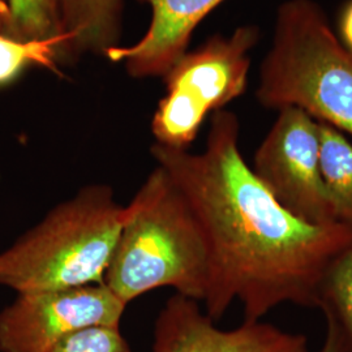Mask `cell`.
I'll return each instance as SVG.
<instances>
[{
  "label": "cell",
  "instance_id": "obj_1",
  "mask_svg": "<svg viewBox=\"0 0 352 352\" xmlns=\"http://www.w3.org/2000/svg\"><path fill=\"white\" fill-rule=\"evenodd\" d=\"M238 116L213 113L206 148L189 153L151 146L202 228L210 280L205 312L219 321L234 300L244 321H261L282 304L317 308L330 265L352 243L342 222L314 225L285 209L245 164Z\"/></svg>",
  "mask_w": 352,
  "mask_h": 352
},
{
  "label": "cell",
  "instance_id": "obj_2",
  "mask_svg": "<svg viewBox=\"0 0 352 352\" xmlns=\"http://www.w3.org/2000/svg\"><path fill=\"white\" fill-rule=\"evenodd\" d=\"M209 280V251L201 226L184 193L157 164L124 206L103 283L128 305L161 287L202 302Z\"/></svg>",
  "mask_w": 352,
  "mask_h": 352
},
{
  "label": "cell",
  "instance_id": "obj_3",
  "mask_svg": "<svg viewBox=\"0 0 352 352\" xmlns=\"http://www.w3.org/2000/svg\"><path fill=\"white\" fill-rule=\"evenodd\" d=\"M123 214L113 187L78 189L0 252V286L17 294L103 283Z\"/></svg>",
  "mask_w": 352,
  "mask_h": 352
},
{
  "label": "cell",
  "instance_id": "obj_4",
  "mask_svg": "<svg viewBox=\"0 0 352 352\" xmlns=\"http://www.w3.org/2000/svg\"><path fill=\"white\" fill-rule=\"evenodd\" d=\"M256 96L264 107H298L352 138V54L315 1L279 6Z\"/></svg>",
  "mask_w": 352,
  "mask_h": 352
},
{
  "label": "cell",
  "instance_id": "obj_5",
  "mask_svg": "<svg viewBox=\"0 0 352 352\" xmlns=\"http://www.w3.org/2000/svg\"><path fill=\"white\" fill-rule=\"evenodd\" d=\"M260 30L241 26L230 37L214 36L184 54L166 74L167 94L151 120L157 144L188 151L209 113L223 110L247 88L250 51Z\"/></svg>",
  "mask_w": 352,
  "mask_h": 352
},
{
  "label": "cell",
  "instance_id": "obj_6",
  "mask_svg": "<svg viewBox=\"0 0 352 352\" xmlns=\"http://www.w3.org/2000/svg\"><path fill=\"white\" fill-rule=\"evenodd\" d=\"M278 111L252 170L289 213L314 225L340 222L321 170L318 122L298 107Z\"/></svg>",
  "mask_w": 352,
  "mask_h": 352
},
{
  "label": "cell",
  "instance_id": "obj_7",
  "mask_svg": "<svg viewBox=\"0 0 352 352\" xmlns=\"http://www.w3.org/2000/svg\"><path fill=\"white\" fill-rule=\"evenodd\" d=\"M126 304L104 283L17 292L0 311V352H47L91 327H120Z\"/></svg>",
  "mask_w": 352,
  "mask_h": 352
},
{
  "label": "cell",
  "instance_id": "obj_8",
  "mask_svg": "<svg viewBox=\"0 0 352 352\" xmlns=\"http://www.w3.org/2000/svg\"><path fill=\"white\" fill-rule=\"evenodd\" d=\"M151 352H308V340L263 321L222 330L201 302L175 294L157 317Z\"/></svg>",
  "mask_w": 352,
  "mask_h": 352
},
{
  "label": "cell",
  "instance_id": "obj_9",
  "mask_svg": "<svg viewBox=\"0 0 352 352\" xmlns=\"http://www.w3.org/2000/svg\"><path fill=\"white\" fill-rule=\"evenodd\" d=\"M153 10L151 26L138 43L113 46L104 54L113 62H126L138 77L166 75L186 54L189 38L204 17L223 0H142Z\"/></svg>",
  "mask_w": 352,
  "mask_h": 352
},
{
  "label": "cell",
  "instance_id": "obj_10",
  "mask_svg": "<svg viewBox=\"0 0 352 352\" xmlns=\"http://www.w3.org/2000/svg\"><path fill=\"white\" fill-rule=\"evenodd\" d=\"M62 56L106 52L113 47L120 30L122 0H54Z\"/></svg>",
  "mask_w": 352,
  "mask_h": 352
},
{
  "label": "cell",
  "instance_id": "obj_11",
  "mask_svg": "<svg viewBox=\"0 0 352 352\" xmlns=\"http://www.w3.org/2000/svg\"><path fill=\"white\" fill-rule=\"evenodd\" d=\"M317 309L322 311L340 352H352V243L330 265L322 279Z\"/></svg>",
  "mask_w": 352,
  "mask_h": 352
},
{
  "label": "cell",
  "instance_id": "obj_12",
  "mask_svg": "<svg viewBox=\"0 0 352 352\" xmlns=\"http://www.w3.org/2000/svg\"><path fill=\"white\" fill-rule=\"evenodd\" d=\"M324 180L338 221L352 227V142L338 129L318 122Z\"/></svg>",
  "mask_w": 352,
  "mask_h": 352
},
{
  "label": "cell",
  "instance_id": "obj_13",
  "mask_svg": "<svg viewBox=\"0 0 352 352\" xmlns=\"http://www.w3.org/2000/svg\"><path fill=\"white\" fill-rule=\"evenodd\" d=\"M62 36L46 39H20L0 33V85L14 80L30 64L55 71L56 58L62 55Z\"/></svg>",
  "mask_w": 352,
  "mask_h": 352
},
{
  "label": "cell",
  "instance_id": "obj_14",
  "mask_svg": "<svg viewBox=\"0 0 352 352\" xmlns=\"http://www.w3.org/2000/svg\"><path fill=\"white\" fill-rule=\"evenodd\" d=\"M12 12L14 37L46 39L59 36L54 0H8Z\"/></svg>",
  "mask_w": 352,
  "mask_h": 352
},
{
  "label": "cell",
  "instance_id": "obj_15",
  "mask_svg": "<svg viewBox=\"0 0 352 352\" xmlns=\"http://www.w3.org/2000/svg\"><path fill=\"white\" fill-rule=\"evenodd\" d=\"M47 352H132L120 327H91L76 331Z\"/></svg>",
  "mask_w": 352,
  "mask_h": 352
},
{
  "label": "cell",
  "instance_id": "obj_16",
  "mask_svg": "<svg viewBox=\"0 0 352 352\" xmlns=\"http://www.w3.org/2000/svg\"><path fill=\"white\" fill-rule=\"evenodd\" d=\"M340 30L344 47L352 54V0L343 7L340 12Z\"/></svg>",
  "mask_w": 352,
  "mask_h": 352
},
{
  "label": "cell",
  "instance_id": "obj_17",
  "mask_svg": "<svg viewBox=\"0 0 352 352\" xmlns=\"http://www.w3.org/2000/svg\"><path fill=\"white\" fill-rule=\"evenodd\" d=\"M0 33L14 37L12 12L8 0H0Z\"/></svg>",
  "mask_w": 352,
  "mask_h": 352
},
{
  "label": "cell",
  "instance_id": "obj_18",
  "mask_svg": "<svg viewBox=\"0 0 352 352\" xmlns=\"http://www.w3.org/2000/svg\"><path fill=\"white\" fill-rule=\"evenodd\" d=\"M318 352H340V347L337 344V340L333 334L331 330L327 329V337H325V342L322 344V349Z\"/></svg>",
  "mask_w": 352,
  "mask_h": 352
}]
</instances>
